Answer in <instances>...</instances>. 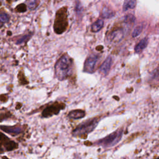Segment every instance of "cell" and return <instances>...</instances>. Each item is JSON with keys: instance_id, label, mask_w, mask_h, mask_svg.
I'll use <instances>...</instances> for the list:
<instances>
[{"instance_id": "18", "label": "cell", "mask_w": 159, "mask_h": 159, "mask_svg": "<svg viewBox=\"0 0 159 159\" xmlns=\"http://www.w3.org/2000/svg\"><path fill=\"white\" fill-rule=\"evenodd\" d=\"M15 10L18 12H24L27 11V5L25 4H20L16 7Z\"/></svg>"}, {"instance_id": "20", "label": "cell", "mask_w": 159, "mask_h": 159, "mask_svg": "<svg viewBox=\"0 0 159 159\" xmlns=\"http://www.w3.org/2000/svg\"><path fill=\"white\" fill-rule=\"evenodd\" d=\"M76 11H77V12H80V11H81L82 10L81 5V4H80L79 2H78L76 3Z\"/></svg>"}, {"instance_id": "10", "label": "cell", "mask_w": 159, "mask_h": 159, "mask_svg": "<svg viewBox=\"0 0 159 159\" xmlns=\"http://www.w3.org/2000/svg\"><path fill=\"white\" fill-rule=\"evenodd\" d=\"M137 4V0H124L123 4V11H126L128 9H134Z\"/></svg>"}, {"instance_id": "15", "label": "cell", "mask_w": 159, "mask_h": 159, "mask_svg": "<svg viewBox=\"0 0 159 159\" xmlns=\"http://www.w3.org/2000/svg\"><path fill=\"white\" fill-rule=\"evenodd\" d=\"M9 20V16L6 13L0 14V28L3 26V25L7 22Z\"/></svg>"}, {"instance_id": "22", "label": "cell", "mask_w": 159, "mask_h": 159, "mask_svg": "<svg viewBox=\"0 0 159 159\" xmlns=\"http://www.w3.org/2000/svg\"><path fill=\"white\" fill-rule=\"evenodd\" d=\"M8 32V33H7V34H9V35H11V32H10V31H8V32Z\"/></svg>"}, {"instance_id": "23", "label": "cell", "mask_w": 159, "mask_h": 159, "mask_svg": "<svg viewBox=\"0 0 159 159\" xmlns=\"http://www.w3.org/2000/svg\"><path fill=\"white\" fill-rule=\"evenodd\" d=\"M0 5H1V2H0Z\"/></svg>"}, {"instance_id": "19", "label": "cell", "mask_w": 159, "mask_h": 159, "mask_svg": "<svg viewBox=\"0 0 159 159\" xmlns=\"http://www.w3.org/2000/svg\"><path fill=\"white\" fill-rule=\"evenodd\" d=\"M142 29H143V27L142 25H139V26H137L134 30H133V32H132V37H136L137 36H138L139 35H140L142 31Z\"/></svg>"}, {"instance_id": "16", "label": "cell", "mask_w": 159, "mask_h": 159, "mask_svg": "<svg viewBox=\"0 0 159 159\" xmlns=\"http://www.w3.org/2000/svg\"><path fill=\"white\" fill-rule=\"evenodd\" d=\"M135 20V16L132 14H127L124 17V22L126 24H133Z\"/></svg>"}, {"instance_id": "4", "label": "cell", "mask_w": 159, "mask_h": 159, "mask_svg": "<svg viewBox=\"0 0 159 159\" xmlns=\"http://www.w3.org/2000/svg\"><path fill=\"white\" fill-rule=\"evenodd\" d=\"M122 133L123 132L121 129H118L105 138L99 140L98 144L105 147H112L116 145L120 140L122 136Z\"/></svg>"}, {"instance_id": "21", "label": "cell", "mask_w": 159, "mask_h": 159, "mask_svg": "<svg viewBox=\"0 0 159 159\" xmlns=\"http://www.w3.org/2000/svg\"><path fill=\"white\" fill-rule=\"evenodd\" d=\"M155 77H158L159 78V66L158 67V68L156 70V71L155 73Z\"/></svg>"}, {"instance_id": "1", "label": "cell", "mask_w": 159, "mask_h": 159, "mask_svg": "<svg viewBox=\"0 0 159 159\" xmlns=\"http://www.w3.org/2000/svg\"><path fill=\"white\" fill-rule=\"evenodd\" d=\"M56 77L60 81L66 79L71 75L72 60L68 55L61 57L55 66Z\"/></svg>"}, {"instance_id": "11", "label": "cell", "mask_w": 159, "mask_h": 159, "mask_svg": "<svg viewBox=\"0 0 159 159\" xmlns=\"http://www.w3.org/2000/svg\"><path fill=\"white\" fill-rule=\"evenodd\" d=\"M148 44V39L147 38L142 39L135 46V51L137 53L140 52L142 50H143Z\"/></svg>"}, {"instance_id": "12", "label": "cell", "mask_w": 159, "mask_h": 159, "mask_svg": "<svg viewBox=\"0 0 159 159\" xmlns=\"http://www.w3.org/2000/svg\"><path fill=\"white\" fill-rule=\"evenodd\" d=\"M104 25V22L102 19H98L91 25V31L93 32H98Z\"/></svg>"}, {"instance_id": "7", "label": "cell", "mask_w": 159, "mask_h": 159, "mask_svg": "<svg viewBox=\"0 0 159 159\" xmlns=\"http://www.w3.org/2000/svg\"><path fill=\"white\" fill-rule=\"evenodd\" d=\"M124 37V31L122 29L115 30L109 35V39L114 42H120Z\"/></svg>"}, {"instance_id": "6", "label": "cell", "mask_w": 159, "mask_h": 159, "mask_svg": "<svg viewBox=\"0 0 159 159\" xmlns=\"http://www.w3.org/2000/svg\"><path fill=\"white\" fill-rule=\"evenodd\" d=\"M111 64H112V58L111 57H108L99 67L100 73L104 76L106 75L111 68Z\"/></svg>"}, {"instance_id": "9", "label": "cell", "mask_w": 159, "mask_h": 159, "mask_svg": "<svg viewBox=\"0 0 159 159\" xmlns=\"http://www.w3.org/2000/svg\"><path fill=\"white\" fill-rule=\"evenodd\" d=\"M84 112L80 109L71 111L68 114V117L73 119H78L82 118L84 116Z\"/></svg>"}, {"instance_id": "14", "label": "cell", "mask_w": 159, "mask_h": 159, "mask_svg": "<svg viewBox=\"0 0 159 159\" xmlns=\"http://www.w3.org/2000/svg\"><path fill=\"white\" fill-rule=\"evenodd\" d=\"M27 7L30 10H34L37 8L39 6L40 1L39 0H27L25 1Z\"/></svg>"}, {"instance_id": "8", "label": "cell", "mask_w": 159, "mask_h": 159, "mask_svg": "<svg viewBox=\"0 0 159 159\" xmlns=\"http://www.w3.org/2000/svg\"><path fill=\"white\" fill-rule=\"evenodd\" d=\"M0 128L5 132L10 134L16 135L22 132V129L19 127H7V126H0Z\"/></svg>"}, {"instance_id": "5", "label": "cell", "mask_w": 159, "mask_h": 159, "mask_svg": "<svg viewBox=\"0 0 159 159\" xmlns=\"http://www.w3.org/2000/svg\"><path fill=\"white\" fill-rule=\"evenodd\" d=\"M98 60V56L96 55H91L89 56L84 65V71L89 73H93L94 71L97 61Z\"/></svg>"}, {"instance_id": "13", "label": "cell", "mask_w": 159, "mask_h": 159, "mask_svg": "<svg viewBox=\"0 0 159 159\" xmlns=\"http://www.w3.org/2000/svg\"><path fill=\"white\" fill-rule=\"evenodd\" d=\"M101 16L103 18L109 19L114 17L115 16V12L111 9H110L109 8L104 7L102 10Z\"/></svg>"}, {"instance_id": "3", "label": "cell", "mask_w": 159, "mask_h": 159, "mask_svg": "<svg viewBox=\"0 0 159 159\" xmlns=\"http://www.w3.org/2000/svg\"><path fill=\"white\" fill-rule=\"evenodd\" d=\"M98 119H91L80 124L73 132V135L80 136L84 134H88L92 132L98 124Z\"/></svg>"}, {"instance_id": "2", "label": "cell", "mask_w": 159, "mask_h": 159, "mask_svg": "<svg viewBox=\"0 0 159 159\" xmlns=\"http://www.w3.org/2000/svg\"><path fill=\"white\" fill-rule=\"evenodd\" d=\"M68 27L67 7H63L59 9L56 13L53 25L54 31L57 34L64 32Z\"/></svg>"}, {"instance_id": "17", "label": "cell", "mask_w": 159, "mask_h": 159, "mask_svg": "<svg viewBox=\"0 0 159 159\" xmlns=\"http://www.w3.org/2000/svg\"><path fill=\"white\" fill-rule=\"evenodd\" d=\"M31 37V34H27V35H23L22 37H20L19 39H18L16 41V43L17 44H21L24 42H27V40H29V39Z\"/></svg>"}]
</instances>
